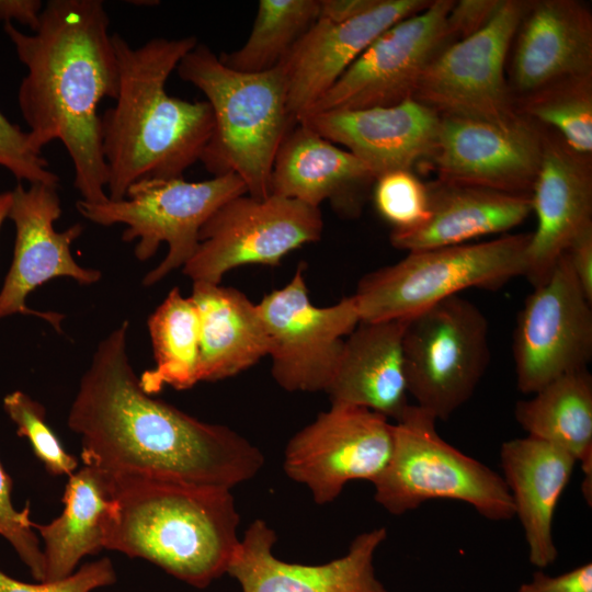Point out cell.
Wrapping results in <instances>:
<instances>
[{
  "label": "cell",
  "mask_w": 592,
  "mask_h": 592,
  "mask_svg": "<svg viewBox=\"0 0 592 592\" xmlns=\"http://www.w3.org/2000/svg\"><path fill=\"white\" fill-rule=\"evenodd\" d=\"M124 320L98 344L67 423L81 459L111 479H146L231 490L262 468L261 451L228 426L201 421L140 386Z\"/></svg>",
  "instance_id": "6da1fadb"
},
{
  "label": "cell",
  "mask_w": 592,
  "mask_h": 592,
  "mask_svg": "<svg viewBox=\"0 0 592 592\" xmlns=\"http://www.w3.org/2000/svg\"><path fill=\"white\" fill-rule=\"evenodd\" d=\"M26 73L18 91L32 147L59 140L73 166L82 201L104 203L107 171L102 153L99 104L115 99L117 59L102 0H49L31 34L4 23Z\"/></svg>",
  "instance_id": "7a4b0ae2"
},
{
  "label": "cell",
  "mask_w": 592,
  "mask_h": 592,
  "mask_svg": "<svg viewBox=\"0 0 592 592\" xmlns=\"http://www.w3.org/2000/svg\"><path fill=\"white\" fill-rule=\"evenodd\" d=\"M198 43L195 36L153 37L132 46L113 34L118 88L115 104L101 115V144L112 201L125 197L135 183L183 177L201 160L212 136L209 103L167 92V80Z\"/></svg>",
  "instance_id": "3957f363"
},
{
  "label": "cell",
  "mask_w": 592,
  "mask_h": 592,
  "mask_svg": "<svg viewBox=\"0 0 592 592\" xmlns=\"http://www.w3.org/2000/svg\"><path fill=\"white\" fill-rule=\"evenodd\" d=\"M114 510L105 549L155 563L198 589L227 573L240 542L231 490L111 479Z\"/></svg>",
  "instance_id": "277c9868"
},
{
  "label": "cell",
  "mask_w": 592,
  "mask_h": 592,
  "mask_svg": "<svg viewBox=\"0 0 592 592\" xmlns=\"http://www.w3.org/2000/svg\"><path fill=\"white\" fill-rule=\"evenodd\" d=\"M175 70L204 93L213 111V133L200 161L214 177L237 174L251 197H269L275 155L294 125L281 66L258 73L240 72L225 66L198 42Z\"/></svg>",
  "instance_id": "5b68a950"
},
{
  "label": "cell",
  "mask_w": 592,
  "mask_h": 592,
  "mask_svg": "<svg viewBox=\"0 0 592 592\" xmlns=\"http://www.w3.org/2000/svg\"><path fill=\"white\" fill-rule=\"evenodd\" d=\"M531 234L408 252L364 275L353 294L362 322L408 319L468 288L499 289L524 276Z\"/></svg>",
  "instance_id": "8992f818"
},
{
  "label": "cell",
  "mask_w": 592,
  "mask_h": 592,
  "mask_svg": "<svg viewBox=\"0 0 592 592\" xmlns=\"http://www.w3.org/2000/svg\"><path fill=\"white\" fill-rule=\"evenodd\" d=\"M436 419L410 405L394 423V449L373 482L374 499L392 515L431 500L467 503L490 521L514 517L510 491L497 471L445 442Z\"/></svg>",
  "instance_id": "52a82bcc"
},
{
  "label": "cell",
  "mask_w": 592,
  "mask_h": 592,
  "mask_svg": "<svg viewBox=\"0 0 592 592\" xmlns=\"http://www.w3.org/2000/svg\"><path fill=\"white\" fill-rule=\"evenodd\" d=\"M242 194L246 184L234 173L198 182L183 177L148 179L133 184L119 201L79 200L76 208L93 224L124 225L122 239L138 240L134 253L139 261L149 260L167 243L164 259L143 278L144 286H151L184 266L197 248L202 226L223 204Z\"/></svg>",
  "instance_id": "ba28073f"
},
{
  "label": "cell",
  "mask_w": 592,
  "mask_h": 592,
  "mask_svg": "<svg viewBox=\"0 0 592 592\" xmlns=\"http://www.w3.org/2000/svg\"><path fill=\"white\" fill-rule=\"evenodd\" d=\"M408 394L446 421L475 392L490 361L488 321L456 295L408 318L402 341Z\"/></svg>",
  "instance_id": "9c48e42d"
},
{
  "label": "cell",
  "mask_w": 592,
  "mask_h": 592,
  "mask_svg": "<svg viewBox=\"0 0 592 592\" xmlns=\"http://www.w3.org/2000/svg\"><path fill=\"white\" fill-rule=\"evenodd\" d=\"M322 231L318 207L273 194L264 200L242 194L202 226L197 248L182 271L192 282L220 284L226 273L242 265H280L287 253L320 240Z\"/></svg>",
  "instance_id": "30bf717a"
},
{
  "label": "cell",
  "mask_w": 592,
  "mask_h": 592,
  "mask_svg": "<svg viewBox=\"0 0 592 592\" xmlns=\"http://www.w3.org/2000/svg\"><path fill=\"white\" fill-rule=\"evenodd\" d=\"M527 3L500 0L479 30L442 48L422 73L413 99L440 116L492 122L517 116L504 64Z\"/></svg>",
  "instance_id": "8fae6325"
},
{
  "label": "cell",
  "mask_w": 592,
  "mask_h": 592,
  "mask_svg": "<svg viewBox=\"0 0 592 592\" xmlns=\"http://www.w3.org/2000/svg\"><path fill=\"white\" fill-rule=\"evenodd\" d=\"M305 265L282 288L258 304L269 340L271 373L286 391L317 392L329 387L345 338L361 322L353 295L317 307L309 299Z\"/></svg>",
  "instance_id": "7c38bea8"
},
{
  "label": "cell",
  "mask_w": 592,
  "mask_h": 592,
  "mask_svg": "<svg viewBox=\"0 0 592 592\" xmlns=\"http://www.w3.org/2000/svg\"><path fill=\"white\" fill-rule=\"evenodd\" d=\"M394 449V423L372 410L331 405L287 443L283 467L308 488L314 501H334L353 480L372 483Z\"/></svg>",
  "instance_id": "4fadbf2b"
},
{
  "label": "cell",
  "mask_w": 592,
  "mask_h": 592,
  "mask_svg": "<svg viewBox=\"0 0 592 592\" xmlns=\"http://www.w3.org/2000/svg\"><path fill=\"white\" fill-rule=\"evenodd\" d=\"M454 2L431 1L384 31L306 115L389 106L412 99L430 61L455 41L448 25Z\"/></svg>",
  "instance_id": "5bb4252c"
},
{
  "label": "cell",
  "mask_w": 592,
  "mask_h": 592,
  "mask_svg": "<svg viewBox=\"0 0 592 592\" xmlns=\"http://www.w3.org/2000/svg\"><path fill=\"white\" fill-rule=\"evenodd\" d=\"M591 304L563 253L516 319L513 358L521 392L533 395L560 376L587 369L592 358Z\"/></svg>",
  "instance_id": "9a60e30c"
},
{
  "label": "cell",
  "mask_w": 592,
  "mask_h": 592,
  "mask_svg": "<svg viewBox=\"0 0 592 592\" xmlns=\"http://www.w3.org/2000/svg\"><path fill=\"white\" fill-rule=\"evenodd\" d=\"M57 186L19 183L12 191L8 218L15 227L11 265L0 289V319L12 315L42 318L61 332L62 314L38 311L26 304L27 296L46 282L69 277L80 285H92L101 280V272L78 264L71 244L83 227L75 224L58 231L54 223L61 215Z\"/></svg>",
  "instance_id": "2e32d148"
},
{
  "label": "cell",
  "mask_w": 592,
  "mask_h": 592,
  "mask_svg": "<svg viewBox=\"0 0 592 592\" xmlns=\"http://www.w3.org/2000/svg\"><path fill=\"white\" fill-rule=\"evenodd\" d=\"M543 146L544 134L521 114L505 122L441 116L431 157L439 180L531 196Z\"/></svg>",
  "instance_id": "e0dca14e"
},
{
  "label": "cell",
  "mask_w": 592,
  "mask_h": 592,
  "mask_svg": "<svg viewBox=\"0 0 592 592\" xmlns=\"http://www.w3.org/2000/svg\"><path fill=\"white\" fill-rule=\"evenodd\" d=\"M386 538L385 527L373 528L358 534L342 557L321 565L292 563L275 557L276 534L257 519L240 538L227 573L242 592H389L374 568Z\"/></svg>",
  "instance_id": "ac0fdd59"
},
{
  "label": "cell",
  "mask_w": 592,
  "mask_h": 592,
  "mask_svg": "<svg viewBox=\"0 0 592 592\" xmlns=\"http://www.w3.org/2000/svg\"><path fill=\"white\" fill-rule=\"evenodd\" d=\"M430 3L378 0L367 12L342 23L317 20L280 64L292 123H298L384 31Z\"/></svg>",
  "instance_id": "d6986e66"
},
{
  "label": "cell",
  "mask_w": 592,
  "mask_h": 592,
  "mask_svg": "<svg viewBox=\"0 0 592 592\" xmlns=\"http://www.w3.org/2000/svg\"><path fill=\"white\" fill-rule=\"evenodd\" d=\"M441 116L415 99L389 106L309 114L301 123L333 144L343 145L378 177L411 170L431 157Z\"/></svg>",
  "instance_id": "ffe728a7"
},
{
  "label": "cell",
  "mask_w": 592,
  "mask_h": 592,
  "mask_svg": "<svg viewBox=\"0 0 592 592\" xmlns=\"http://www.w3.org/2000/svg\"><path fill=\"white\" fill-rule=\"evenodd\" d=\"M531 202L537 227L527 246L524 276L536 287L548 280L571 242L592 227V177L588 157L544 135Z\"/></svg>",
  "instance_id": "44dd1931"
},
{
  "label": "cell",
  "mask_w": 592,
  "mask_h": 592,
  "mask_svg": "<svg viewBox=\"0 0 592 592\" xmlns=\"http://www.w3.org/2000/svg\"><path fill=\"white\" fill-rule=\"evenodd\" d=\"M375 180L353 153L296 123L275 155L271 194L318 208L328 202L339 216L354 218L360 216Z\"/></svg>",
  "instance_id": "7402d4cb"
},
{
  "label": "cell",
  "mask_w": 592,
  "mask_h": 592,
  "mask_svg": "<svg viewBox=\"0 0 592 592\" xmlns=\"http://www.w3.org/2000/svg\"><path fill=\"white\" fill-rule=\"evenodd\" d=\"M514 38L513 80L524 96L592 75V15L579 1L528 2Z\"/></svg>",
  "instance_id": "603a6c76"
},
{
  "label": "cell",
  "mask_w": 592,
  "mask_h": 592,
  "mask_svg": "<svg viewBox=\"0 0 592 592\" xmlns=\"http://www.w3.org/2000/svg\"><path fill=\"white\" fill-rule=\"evenodd\" d=\"M576 464L565 449L530 435L509 440L500 447L502 478L524 532L528 560L537 569L557 559L554 517Z\"/></svg>",
  "instance_id": "cb8c5ba5"
},
{
  "label": "cell",
  "mask_w": 592,
  "mask_h": 592,
  "mask_svg": "<svg viewBox=\"0 0 592 592\" xmlns=\"http://www.w3.org/2000/svg\"><path fill=\"white\" fill-rule=\"evenodd\" d=\"M408 319L360 322L345 338L327 388L331 405L360 407L398 421L410 407L403 360Z\"/></svg>",
  "instance_id": "d4e9b609"
},
{
  "label": "cell",
  "mask_w": 592,
  "mask_h": 592,
  "mask_svg": "<svg viewBox=\"0 0 592 592\" xmlns=\"http://www.w3.org/2000/svg\"><path fill=\"white\" fill-rule=\"evenodd\" d=\"M429 214L419 226L392 230L390 243L407 252L458 246L509 231L532 214L530 195L436 180L426 183Z\"/></svg>",
  "instance_id": "484cf974"
},
{
  "label": "cell",
  "mask_w": 592,
  "mask_h": 592,
  "mask_svg": "<svg viewBox=\"0 0 592 592\" xmlns=\"http://www.w3.org/2000/svg\"><path fill=\"white\" fill-rule=\"evenodd\" d=\"M200 319L201 382L232 377L269 355L270 340L258 304L230 286L193 282Z\"/></svg>",
  "instance_id": "4316f807"
},
{
  "label": "cell",
  "mask_w": 592,
  "mask_h": 592,
  "mask_svg": "<svg viewBox=\"0 0 592 592\" xmlns=\"http://www.w3.org/2000/svg\"><path fill=\"white\" fill-rule=\"evenodd\" d=\"M62 512L47 524L32 522L43 540L44 581L64 579L87 556L105 549L106 531L114 510L110 478L83 465L68 477Z\"/></svg>",
  "instance_id": "83f0119b"
},
{
  "label": "cell",
  "mask_w": 592,
  "mask_h": 592,
  "mask_svg": "<svg viewBox=\"0 0 592 592\" xmlns=\"http://www.w3.org/2000/svg\"><path fill=\"white\" fill-rule=\"evenodd\" d=\"M516 422L527 435L555 444L580 463L582 494L592 502V376L581 369L560 376L520 400Z\"/></svg>",
  "instance_id": "f1b7e54d"
},
{
  "label": "cell",
  "mask_w": 592,
  "mask_h": 592,
  "mask_svg": "<svg viewBox=\"0 0 592 592\" xmlns=\"http://www.w3.org/2000/svg\"><path fill=\"white\" fill-rule=\"evenodd\" d=\"M147 326L156 365L139 376L141 388L153 395L167 386L184 390L200 383V319L192 298L172 288Z\"/></svg>",
  "instance_id": "f546056e"
},
{
  "label": "cell",
  "mask_w": 592,
  "mask_h": 592,
  "mask_svg": "<svg viewBox=\"0 0 592 592\" xmlns=\"http://www.w3.org/2000/svg\"><path fill=\"white\" fill-rule=\"evenodd\" d=\"M318 19V0H260L246 43L220 53L227 67L249 73L276 68Z\"/></svg>",
  "instance_id": "4dcf8cb0"
},
{
  "label": "cell",
  "mask_w": 592,
  "mask_h": 592,
  "mask_svg": "<svg viewBox=\"0 0 592 592\" xmlns=\"http://www.w3.org/2000/svg\"><path fill=\"white\" fill-rule=\"evenodd\" d=\"M592 76L570 78L525 95L517 112L554 127L577 155L592 152Z\"/></svg>",
  "instance_id": "1f68e13d"
},
{
  "label": "cell",
  "mask_w": 592,
  "mask_h": 592,
  "mask_svg": "<svg viewBox=\"0 0 592 592\" xmlns=\"http://www.w3.org/2000/svg\"><path fill=\"white\" fill-rule=\"evenodd\" d=\"M3 409L16 425V433L25 437L34 455L54 476H71L78 469V459L68 453L46 421L44 406L21 390L3 398Z\"/></svg>",
  "instance_id": "d6a6232c"
},
{
  "label": "cell",
  "mask_w": 592,
  "mask_h": 592,
  "mask_svg": "<svg viewBox=\"0 0 592 592\" xmlns=\"http://www.w3.org/2000/svg\"><path fill=\"white\" fill-rule=\"evenodd\" d=\"M373 186L376 210L394 227L392 230L411 229L426 219L428 186L411 170L385 173Z\"/></svg>",
  "instance_id": "836d02e7"
},
{
  "label": "cell",
  "mask_w": 592,
  "mask_h": 592,
  "mask_svg": "<svg viewBox=\"0 0 592 592\" xmlns=\"http://www.w3.org/2000/svg\"><path fill=\"white\" fill-rule=\"evenodd\" d=\"M13 481L0 460V536L14 549L32 577L45 578V561L39 539L32 527L30 508L15 509L12 502Z\"/></svg>",
  "instance_id": "e575fe53"
},
{
  "label": "cell",
  "mask_w": 592,
  "mask_h": 592,
  "mask_svg": "<svg viewBox=\"0 0 592 592\" xmlns=\"http://www.w3.org/2000/svg\"><path fill=\"white\" fill-rule=\"evenodd\" d=\"M0 168L18 181L57 186L59 177L49 169L42 152L35 150L27 132L11 123L0 111Z\"/></svg>",
  "instance_id": "d590c367"
},
{
  "label": "cell",
  "mask_w": 592,
  "mask_h": 592,
  "mask_svg": "<svg viewBox=\"0 0 592 592\" xmlns=\"http://www.w3.org/2000/svg\"><path fill=\"white\" fill-rule=\"evenodd\" d=\"M115 581L116 573L107 557L87 562L64 579L38 583L20 581L0 569V592H93Z\"/></svg>",
  "instance_id": "8d00e7d4"
},
{
  "label": "cell",
  "mask_w": 592,
  "mask_h": 592,
  "mask_svg": "<svg viewBox=\"0 0 592 592\" xmlns=\"http://www.w3.org/2000/svg\"><path fill=\"white\" fill-rule=\"evenodd\" d=\"M517 592H592V563L585 562L558 576L537 569Z\"/></svg>",
  "instance_id": "74e56055"
},
{
  "label": "cell",
  "mask_w": 592,
  "mask_h": 592,
  "mask_svg": "<svg viewBox=\"0 0 592 592\" xmlns=\"http://www.w3.org/2000/svg\"><path fill=\"white\" fill-rule=\"evenodd\" d=\"M500 0H462L454 2L448 13V25L454 39L479 30L493 14Z\"/></svg>",
  "instance_id": "f35d334b"
},
{
  "label": "cell",
  "mask_w": 592,
  "mask_h": 592,
  "mask_svg": "<svg viewBox=\"0 0 592 592\" xmlns=\"http://www.w3.org/2000/svg\"><path fill=\"white\" fill-rule=\"evenodd\" d=\"M565 255L585 296L592 301V227L571 242Z\"/></svg>",
  "instance_id": "ab89813d"
},
{
  "label": "cell",
  "mask_w": 592,
  "mask_h": 592,
  "mask_svg": "<svg viewBox=\"0 0 592 592\" xmlns=\"http://www.w3.org/2000/svg\"><path fill=\"white\" fill-rule=\"evenodd\" d=\"M378 0H318V19L333 23L352 20L377 4Z\"/></svg>",
  "instance_id": "60d3db41"
},
{
  "label": "cell",
  "mask_w": 592,
  "mask_h": 592,
  "mask_svg": "<svg viewBox=\"0 0 592 592\" xmlns=\"http://www.w3.org/2000/svg\"><path fill=\"white\" fill-rule=\"evenodd\" d=\"M41 0H0V22L16 21L35 31L44 9Z\"/></svg>",
  "instance_id": "b9f144b4"
},
{
  "label": "cell",
  "mask_w": 592,
  "mask_h": 592,
  "mask_svg": "<svg viewBox=\"0 0 592 592\" xmlns=\"http://www.w3.org/2000/svg\"><path fill=\"white\" fill-rule=\"evenodd\" d=\"M12 202L11 191L0 193V230L5 219H8L9 210Z\"/></svg>",
  "instance_id": "7bdbcfd3"
}]
</instances>
